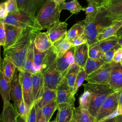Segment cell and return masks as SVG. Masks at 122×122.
I'll list each match as a JSON object with an SVG mask.
<instances>
[{"instance_id":"obj_1","label":"cell","mask_w":122,"mask_h":122,"mask_svg":"<svg viewBox=\"0 0 122 122\" xmlns=\"http://www.w3.org/2000/svg\"><path fill=\"white\" fill-rule=\"evenodd\" d=\"M29 29H23L15 42L4 51V56L9 57L19 71H22V66L30 47L34 32Z\"/></svg>"},{"instance_id":"obj_2","label":"cell","mask_w":122,"mask_h":122,"mask_svg":"<svg viewBox=\"0 0 122 122\" xmlns=\"http://www.w3.org/2000/svg\"><path fill=\"white\" fill-rule=\"evenodd\" d=\"M84 28V34L86 36L89 46L97 43L99 34L112 22L106 16V10L102 7H99L95 18L90 21H81Z\"/></svg>"},{"instance_id":"obj_3","label":"cell","mask_w":122,"mask_h":122,"mask_svg":"<svg viewBox=\"0 0 122 122\" xmlns=\"http://www.w3.org/2000/svg\"><path fill=\"white\" fill-rule=\"evenodd\" d=\"M84 89L91 94V103L89 112L95 118L99 110L105 99L114 91L108 84H99L87 82L83 84Z\"/></svg>"},{"instance_id":"obj_4","label":"cell","mask_w":122,"mask_h":122,"mask_svg":"<svg viewBox=\"0 0 122 122\" xmlns=\"http://www.w3.org/2000/svg\"><path fill=\"white\" fill-rule=\"evenodd\" d=\"M56 55L52 51L46 64V68L41 72L44 79V87L56 90L64 82L65 73H62L57 68Z\"/></svg>"},{"instance_id":"obj_5","label":"cell","mask_w":122,"mask_h":122,"mask_svg":"<svg viewBox=\"0 0 122 122\" xmlns=\"http://www.w3.org/2000/svg\"><path fill=\"white\" fill-rule=\"evenodd\" d=\"M59 6L60 4L53 0H46L36 16L42 30L48 29L59 20L61 13Z\"/></svg>"},{"instance_id":"obj_6","label":"cell","mask_w":122,"mask_h":122,"mask_svg":"<svg viewBox=\"0 0 122 122\" xmlns=\"http://www.w3.org/2000/svg\"><path fill=\"white\" fill-rule=\"evenodd\" d=\"M1 20L5 23L19 27L23 29H29L37 31H41L42 30L36 16L20 10L15 13L9 14L6 18Z\"/></svg>"},{"instance_id":"obj_7","label":"cell","mask_w":122,"mask_h":122,"mask_svg":"<svg viewBox=\"0 0 122 122\" xmlns=\"http://www.w3.org/2000/svg\"><path fill=\"white\" fill-rule=\"evenodd\" d=\"M121 90L115 91L109 95L102 104L95 117V121L105 119L114 113H117Z\"/></svg>"},{"instance_id":"obj_8","label":"cell","mask_w":122,"mask_h":122,"mask_svg":"<svg viewBox=\"0 0 122 122\" xmlns=\"http://www.w3.org/2000/svg\"><path fill=\"white\" fill-rule=\"evenodd\" d=\"M19 76L22 92L23 100L27 109L28 115L30 108L34 104L32 93V73L25 71H19Z\"/></svg>"},{"instance_id":"obj_9","label":"cell","mask_w":122,"mask_h":122,"mask_svg":"<svg viewBox=\"0 0 122 122\" xmlns=\"http://www.w3.org/2000/svg\"><path fill=\"white\" fill-rule=\"evenodd\" d=\"M114 63L112 61L104 63L99 69L87 75L85 80L91 83L108 84L111 71Z\"/></svg>"},{"instance_id":"obj_10","label":"cell","mask_w":122,"mask_h":122,"mask_svg":"<svg viewBox=\"0 0 122 122\" xmlns=\"http://www.w3.org/2000/svg\"><path fill=\"white\" fill-rule=\"evenodd\" d=\"M19 73V70L16 69L12 80L10 82V100H12L14 102V106L16 110L23 100L22 92Z\"/></svg>"},{"instance_id":"obj_11","label":"cell","mask_w":122,"mask_h":122,"mask_svg":"<svg viewBox=\"0 0 122 122\" xmlns=\"http://www.w3.org/2000/svg\"><path fill=\"white\" fill-rule=\"evenodd\" d=\"M67 26L66 22L58 20L47 29L46 33L52 44L65 36Z\"/></svg>"},{"instance_id":"obj_12","label":"cell","mask_w":122,"mask_h":122,"mask_svg":"<svg viewBox=\"0 0 122 122\" xmlns=\"http://www.w3.org/2000/svg\"><path fill=\"white\" fill-rule=\"evenodd\" d=\"M108 85L114 92L122 89V65L120 62H115L113 65Z\"/></svg>"},{"instance_id":"obj_13","label":"cell","mask_w":122,"mask_h":122,"mask_svg":"<svg viewBox=\"0 0 122 122\" xmlns=\"http://www.w3.org/2000/svg\"><path fill=\"white\" fill-rule=\"evenodd\" d=\"M46 0H17L19 10L36 16Z\"/></svg>"},{"instance_id":"obj_14","label":"cell","mask_w":122,"mask_h":122,"mask_svg":"<svg viewBox=\"0 0 122 122\" xmlns=\"http://www.w3.org/2000/svg\"><path fill=\"white\" fill-rule=\"evenodd\" d=\"M75 100L68 103L60 104L57 106L58 112L55 119L56 122H70L72 119Z\"/></svg>"},{"instance_id":"obj_15","label":"cell","mask_w":122,"mask_h":122,"mask_svg":"<svg viewBox=\"0 0 122 122\" xmlns=\"http://www.w3.org/2000/svg\"><path fill=\"white\" fill-rule=\"evenodd\" d=\"M56 102L57 105L60 104L68 103L75 100L73 88L70 87L64 82L56 90Z\"/></svg>"},{"instance_id":"obj_16","label":"cell","mask_w":122,"mask_h":122,"mask_svg":"<svg viewBox=\"0 0 122 122\" xmlns=\"http://www.w3.org/2000/svg\"><path fill=\"white\" fill-rule=\"evenodd\" d=\"M5 43L3 46L4 51L12 46L20 36L23 29L12 25L4 23Z\"/></svg>"},{"instance_id":"obj_17","label":"cell","mask_w":122,"mask_h":122,"mask_svg":"<svg viewBox=\"0 0 122 122\" xmlns=\"http://www.w3.org/2000/svg\"><path fill=\"white\" fill-rule=\"evenodd\" d=\"M32 87L34 103H36L42 95L44 90V79L41 72L32 74Z\"/></svg>"},{"instance_id":"obj_18","label":"cell","mask_w":122,"mask_h":122,"mask_svg":"<svg viewBox=\"0 0 122 122\" xmlns=\"http://www.w3.org/2000/svg\"><path fill=\"white\" fill-rule=\"evenodd\" d=\"M75 63L74 47L71 48L60 58H56L57 68L62 73H65Z\"/></svg>"},{"instance_id":"obj_19","label":"cell","mask_w":122,"mask_h":122,"mask_svg":"<svg viewBox=\"0 0 122 122\" xmlns=\"http://www.w3.org/2000/svg\"><path fill=\"white\" fill-rule=\"evenodd\" d=\"M88 43L74 47L75 63L79 67L84 68L88 58Z\"/></svg>"},{"instance_id":"obj_20","label":"cell","mask_w":122,"mask_h":122,"mask_svg":"<svg viewBox=\"0 0 122 122\" xmlns=\"http://www.w3.org/2000/svg\"><path fill=\"white\" fill-rule=\"evenodd\" d=\"M101 7L105 10L106 16L112 22L122 20V3L111 5H103Z\"/></svg>"},{"instance_id":"obj_21","label":"cell","mask_w":122,"mask_h":122,"mask_svg":"<svg viewBox=\"0 0 122 122\" xmlns=\"http://www.w3.org/2000/svg\"><path fill=\"white\" fill-rule=\"evenodd\" d=\"M40 31H35L31 38L30 44L29 48L27 54L22 66V71H28L33 73V65L34 62V41L37 34Z\"/></svg>"},{"instance_id":"obj_22","label":"cell","mask_w":122,"mask_h":122,"mask_svg":"<svg viewBox=\"0 0 122 122\" xmlns=\"http://www.w3.org/2000/svg\"><path fill=\"white\" fill-rule=\"evenodd\" d=\"M18 115L16 109L10 102L3 105L2 112L0 115V122H18Z\"/></svg>"},{"instance_id":"obj_23","label":"cell","mask_w":122,"mask_h":122,"mask_svg":"<svg viewBox=\"0 0 122 122\" xmlns=\"http://www.w3.org/2000/svg\"><path fill=\"white\" fill-rule=\"evenodd\" d=\"M34 47L40 51L44 52L48 51L52 46L53 44L45 32H39L34 41Z\"/></svg>"},{"instance_id":"obj_24","label":"cell","mask_w":122,"mask_h":122,"mask_svg":"<svg viewBox=\"0 0 122 122\" xmlns=\"http://www.w3.org/2000/svg\"><path fill=\"white\" fill-rule=\"evenodd\" d=\"M72 47L70 41L65 36L54 42L51 48L54 53L56 54L57 58H60Z\"/></svg>"},{"instance_id":"obj_25","label":"cell","mask_w":122,"mask_h":122,"mask_svg":"<svg viewBox=\"0 0 122 122\" xmlns=\"http://www.w3.org/2000/svg\"><path fill=\"white\" fill-rule=\"evenodd\" d=\"M17 68L11 60L7 56H4L2 61L0 70L7 80L10 82L13 77Z\"/></svg>"},{"instance_id":"obj_26","label":"cell","mask_w":122,"mask_h":122,"mask_svg":"<svg viewBox=\"0 0 122 122\" xmlns=\"http://www.w3.org/2000/svg\"><path fill=\"white\" fill-rule=\"evenodd\" d=\"M122 26V20L113 22L111 25L105 28L98 36L97 41H100L109 37L116 36L118 30Z\"/></svg>"},{"instance_id":"obj_27","label":"cell","mask_w":122,"mask_h":122,"mask_svg":"<svg viewBox=\"0 0 122 122\" xmlns=\"http://www.w3.org/2000/svg\"><path fill=\"white\" fill-rule=\"evenodd\" d=\"M10 82L4 77L0 69V94L3 102V105L10 102Z\"/></svg>"},{"instance_id":"obj_28","label":"cell","mask_w":122,"mask_h":122,"mask_svg":"<svg viewBox=\"0 0 122 122\" xmlns=\"http://www.w3.org/2000/svg\"><path fill=\"white\" fill-rule=\"evenodd\" d=\"M72 119L75 122H95V118L88 110L81 109L80 106L75 108Z\"/></svg>"},{"instance_id":"obj_29","label":"cell","mask_w":122,"mask_h":122,"mask_svg":"<svg viewBox=\"0 0 122 122\" xmlns=\"http://www.w3.org/2000/svg\"><path fill=\"white\" fill-rule=\"evenodd\" d=\"M52 51L51 47L47 51L41 52L39 51L35 47H34L33 65H42L43 70L46 67V64L48 61L49 56Z\"/></svg>"},{"instance_id":"obj_30","label":"cell","mask_w":122,"mask_h":122,"mask_svg":"<svg viewBox=\"0 0 122 122\" xmlns=\"http://www.w3.org/2000/svg\"><path fill=\"white\" fill-rule=\"evenodd\" d=\"M56 90L45 87L42 95L39 100L35 104L41 109L50 102L56 100Z\"/></svg>"},{"instance_id":"obj_31","label":"cell","mask_w":122,"mask_h":122,"mask_svg":"<svg viewBox=\"0 0 122 122\" xmlns=\"http://www.w3.org/2000/svg\"><path fill=\"white\" fill-rule=\"evenodd\" d=\"M80 67L74 63L66 71L64 76V82L70 87L73 88L79 71Z\"/></svg>"},{"instance_id":"obj_32","label":"cell","mask_w":122,"mask_h":122,"mask_svg":"<svg viewBox=\"0 0 122 122\" xmlns=\"http://www.w3.org/2000/svg\"><path fill=\"white\" fill-rule=\"evenodd\" d=\"M84 28L81 21L74 24L70 29L67 31L65 38L69 41L84 34Z\"/></svg>"},{"instance_id":"obj_33","label":"cell","mask_w":122,"mask_h":122,"mask_svg":"<svg viewBox=\"0 0 122 122\" xmlns=\"http://www.w3.org/2000/svg\"><path fill=\"white\" fill-rule=\"evenodd\" d=\"M62 10H69L72 14H78L81 10L84 11V8L81 7L77 0H72L68 2H64L59 6V10L61 12Z\"/></svg>"},{"instance_id":"obj_34","label":"cell","mask_w":122,"mask_h":122,"mask_svg":"<svg viewBox=\"0 0 122 122\" xmlns=\"http://www.w3.org/2000/svg\"><path fill=\"white\" fill-rule=\"evenodd\" d=\"M119 41V38L117 37L116 36H114L99 41L97 43L102 52L104 53L118 44Z\"/></svg>"},{"instance_id":"obj_35","label":"cell","mask_w":122,"mask_h":122,"mask_svg":"<svg viewBox=\"0 0 122 122\" xmlns=\"http://www.w3.org/2000/svg\"><path fill=\"white\" fill-rule=\"evenodd\" d=\"M88 6L84 8V11L85 12L86 18L83 20L85 22L90 21L93 20L97 13L99 5L92 0H87Z\"/></svg>"},{"instance_id":"obj_36","label":"cell","mask_w":122,"mask_h":122,"mask_svg":"<svg viewBox=\"0 0 122 122\" xmlns=\"http://www.w3.org/2000/svg\"><path fill=\"white\" fill-rule=\"evenodd\" d=\"M104 63H105L101 59H93L88 57L83 68L87 75H88L99 69Z\"/></svg>"},{"instance_id":"obj_37","label":"cell","mask_w":122,"mask_h":122,"mask_svg":"<svg viewBox=\"0 0 122 122\" xmlns=\"http://www.w3.org/2000/svg\"><path fill=\"white\" fill-rule=\"evenodd\" d=\"M57 106L56 100H54L41 108L42 112L45 118L46 122L50 121L54 112L57 110Z\"/></svg>"},{"instance_id":"obj_38","label":"cell","mask_w":122,"mask_h":122,"mask_svg":"<svg viewBox=\"0 0 122 122\" xmlns=\"http://www.w3.org/2000/svg\"><path fill=\"white\" fill-rule=\"evenodd\" d=\"M91 94L86 89H84L83 93L79 98V106L83 109L88 110L91 103Z\"/></svg>"},{"instance_id":"obj_39","label":"cell","mask_w":122,"mask_h":122,"mask_svg":"<svg viewBox=\"0 0 122 122\" xmlns=\"http://www.w3.org/2000/svg\"><path fill=\"white\" fill-rule=\"evenodd\" d=\"M87 76V75L85 72V71L84 68L80 67L79 71L78 72V74L77 75V76L74 83V85L73 88V92L75 94L78 91V89L81 86V85L82 84L84 81L86 80Z\"/></svg>"},{"instance_id":"obj_40","label":"cell","mask_w":122,"mask_h":122,"mask_svg":"<svg viewBox=\"0 0 122 122\" xmlns=\"http://www.w3.org/2000/svg\"><path fill=\"white\" fill-rule=\"evenodd\" d=\"M121 46L119 44V43L117 44L110 50L102 53L100 59H101L105 63H110L112 62L115 52Z\"/></svg>"},{"instance_id":"obj_41","label":"cell","mask_w":122,"mask_h":122,"mask_svg":"<svg viewBox=\"0 0 122 122\" xmlns=\"http://www.w3.org/2000/svg\"><path fill=\"white\" fill-rule=\"evenodd\" d=\"M102 52L97 43L89 46L88 57L93 59H100Z\"/></svg>"},{"instance_id":"obj_42","label":"cell","mask_w":122,"mask_h":122,"mask_svg":"<svg viewBox=\"0 0 122 122\" xmlns=\"http://www.w3.org/2000/svg\"><path fill=\"white\" fill-rule=\"evenodd\" d=\"M18 116L20 117V118L24 122H26L27 116V109L26 106L23 100H22L18 107L16 109Z\"/></svg>"},{"instance_id":"obj_43","label":"cell","mask_w":122,"mask_h":122,"mask_svg":"<svg viewBox=\"0 0 122 122\" xmlns=\"http://www.w3.org/2000/svg\"><path fill=\"white\" fill-rule=\"evenodd\" d=\"M6 2L9 14H13L20 11L17 0H7Z\"/></svg>"},{"instance_id":"obj_44","label":"cell","mask_w":122,"mask_h":122,"mask_svg":"<svg viewBox=\"0 0 122 122\" xmlns=\"http://www.w3.org/2000/svg\"><path fill=\"white\" fill-rule=\"evenodd\" d=\"M73 47L78 46L86 43H88L87 39L86 36L83 34L81 36L77 37L76 38L70 41Z\"/></svg>"},{"instance_id":"obj_45","label":"cell","mask_w":122,"mask_h":122,"mask_svg":"<svg viewBox=\"0 0 122 122\" xmlns=\"http://www.w3.org/2000/svg\"><path fill=\"white\" fill-rule=\"evenodd\" d=\"M95 122H122V114H116L112 116H109L99 121Z\"/></svg>"},{"instance_id":"obj_46","label":"cell","mask_w":122,"mask_h":122,"mask_svg":"<svg viewBox=\"0 0 122 122\" xmlns=\"http://www.w3.org/2000/svg\"><path fill=\"white\" fill-rule=\"evenodd\" d=\"M36 112L35 103L30 108L26 119V122H36Z\"/></svg>"},{"instance_id":"obj_47","label":"cell","mask_w":122,"mask_h":122,"mask_svg":"<svg viewBox=\"0 0 122 122\" xmlns=\"http://www.w3.org/2000/svg\"><path fill=\"white\" fill-rule=\"evenodd\" d=\"M5 30L4 22L0 19V45L4 46L5 43Z\"/></svg>"},{"instance_id":"obj_48","label":"cell","mask_w":122,"mask_h":122,"mask_svg":"<svg viewBox=\"0 0 122 122\" xmlns=\"http://www.w3.org/2000/svg\"><path fill=\"white\" fill-rule=\"evenodd\" d=\"M8 14L6 2H4L0 3V19H4L8 16Z\"/></svg>"},{"instance_id":"obj_49","label":"cell","mask_w":122,"mask_h":122,"mask_svg":"<svg viewBox=\"0 0 122 122\" xmlns=\"http://www.w3.org/2000/svg\"><path fill=\"white\" fill-rule=\"evenodd\" d=\"M35 105L36 112V122H46L45 118L42 112L41 109L39 107L35 104Z\"/></svg>"},{"instance_id":"obj_50","label":"cell","mask_w":122,"mask_h":122,"mask_svg":"<svg viewBox=\"0 0 122 122\" xmlns=\"http://www.w3.org/2000/svg\"><path fill=\"white\" fill-rule=\"evenodd\" d=\"M122 61V48L120 47L115 52L112 61L115 63L121 62Z\"/></svg>"},{"instance_id":"obj_51","label":"cell","mask_w":122,"mask_h":122,"mask_svg":"<svg viewBox=\"0 0 122 122\" xmlns=\"http://www.w3.org/2000/svg\"><path fill=\"white\" fill-rule=\"evenodd\" d=\"M117 114H122V89L121 90V92L119 96L118 107L117 109Z\"/></svg>"},{"instance_id":"obj_52","label":"cell","mask_w":122,"mask_h":122,"mask_svg":"<svg viewBox=\"0 0 122 122\" xmlns=\"http://www.w3.org/2000/svg\"><path fill=\"white\" fill-rule=\"evenodd\" d=\"M122 3V0H108L103 5H111Z\"/></svg>"},{"instance_id":"obj_53","label":"cell","mask_w":122,"mask_h":122,"mask_svg":"<svg viewBox=\"0 0 122 122\" xmlns=\"http://www.w3.org/2000/svg\"><path fill=\"white\" fill-rule=\"evenodd\" d=\"M92 0L94 1L95 2H96L99 5V6L100 7L102 6L104 3H105L108 0Z\"/></svg>"},{"instance_id":"obj_54","label":"cell","mask_w":122,"mask_h":122,"mask_svg":"<svg viewBox=\"0 0 122 122\" xmlns=\"http://www.w3.org/2000/svg\"><path fill=\"white\" fill-rule=\"evenodd\" d=\"M116 36L118 38H120L122 36V26L117 31L116 34Z\"/></svg>"},{"instance_id":"obj_55","label":"cell","mask_w":122,"mask_h":122,"mask_svg":"<svg viewBox=\"0 0 122 122\" xmlns=\"http://www.w3.org/2000/svg\"><path fill=\"white\" fill-rule=\"evenodd\" d=\"M54 1H55V2L58 3L59 4L61 5L63 3L65 2V1L66 0H53Z\"/></svg>"},{"instance_id":"obj_56","label":"cell","mask_w":122,"mask_h":122,"mask_svg":"<svg viewBox=\"0 0 122 122\" xmlns=\"http://www.w3.org/2000/svg\"><path fill=\"white\" fill-rule=\"evenodd\" d=\"M119 44L121 46L122 45V36L119 38Z\"/></svg>"},{"instance_id":"obj_57","label":"cell","mask_w":122,"mask_h":122,"mask_svg":"<svg viewBox=\"0 0 122 122\" xmlns=\"http://www.w3.org/2000/svg\"><path fill=\"white\" fill-rule=\"evenodd\" d=\"M0 47H1V45H0V69L1 68V66L2 62V61H1V56H0Z\"/></svg>"},{"instance_id":"obj_58","label":"cell","mask_w":122,"mask_h":122,"mask_svg":"<svg viewBox=\"0 0 122 122\" xmlns=\"http://www.w3.org/2000/svg\"><path fill=\"white\" fill-rule=\"evenodd\" d=\"M49 122H56V120L54 119V120H53V121H49Z\"/></svg>"},{"instance_id":"obj_59","label":"cell","mask_w":122,"mask_h":122,"mask_svg":"<svg viewBox=\"0 0 122 122\" xmlns=\"http://www.w3.org/2000/svg\"><path fill=\"white\" fill-rule=\"evenodd\" d=\"M70 122H75V121L73 119H72V120H71V121Z\"/></svg>"},{"instance_id":"obj_60","label":"cell","mask_w":122,"mask_h":122,"mask_svg":"<svg viewBox=\"0 0 122 122\" xmlns=\"http://www.w3.org/2000/svg\"><path fill=\"white\" fill-rule=\"evenodd\" d=\"M120 63H121V65H122V61H121V62H120Z\"/></svg>"},{"instance_id":"obj_61","label":"cell","mask_w":122,"mask_h":122,"mask_svg":"<svg viewBox=\"0 0 122 122\" xmlns=\"http://www.w3.org/2000/svg\"><path fill=\"white\" fill-rule=\"evenodd\" d=\"M121 48H122V45L121 46Z\"/></svg>"}]
</instances>
